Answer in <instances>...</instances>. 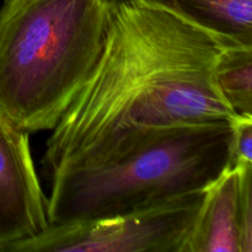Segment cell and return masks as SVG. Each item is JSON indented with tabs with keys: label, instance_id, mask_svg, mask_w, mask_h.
<instances>
[{
	"label": "cell",
	"instance_id": "cell-2",
	"mask_svg": "<svg viewBox=\"0 0 252 252\" xmlns=\"http://www.w3.org/2000/svg\"><path fill=\"white\" fill-rule=\"evenodd\" d=\"M115 0H4L0 112L29 133L52 130L95 68Z\"/></svg>",
	"mask_w": 252,
	"mask_h": 252
},
{
	"label": "cell",
	"instance_id": "cell-1",
	"mask_svg": "<svg viewBox=\"0 0 252 252\" xmlns=\"http://www.w3.org/2000/svg\"><path fill=\"white\" fill-rule=\"evenodd\" d=\"M221 49L166 10L115 0L100 58L47 139L43 176L110 164L170 128L231 122L216 80Z\"/></svg>",
	"mask_w": 252,
	"mask_h": 252
},
{
	"label": "cell",
	"instance_id": "cell-7",
	"mask_svg": "<svg viewBox=\"0 0 252 252\" xmlns=\"http://www.w3.org/2000/svg\"><path fill=\"white\" fill-rule=\"evenodd\" d=\"M171 12L221 48L252 47V0H137Z\"/></svg>",
	"mask_w": 252,
	"mask_h": 252
},
{
	"label": "cell",
	"instance_id": "cell-10",
	"mask_svg": "<svg viewBox=\"0 0 252 252\" xmlns=\"http://www.w3.org/2000/svg\"><path fill=\"white\" fill-rule=\"evenodd\" d=\"M252 164V116L236 115L230 122L229 162Z\"/></svg>",
	"mask_w": 252,
	"mask_h": 252
},
{
	"label": "cell",
	"instance_id": "cell-8",
	"mask_svg": "<svg viewBox=\"0 0 252 252\" xmlns=\"http://www.w3.org/2000/svg\"><path fill=\"white\" fill-rule=\"evenodd\" d=\"M216 80L234 112L252 116V47L221 49L216 63Z\"/></svg>",
	"mask_w": 252,
	"mask_h": 252
},
{
	"label": "cell",
	"instance_id": "cell-4",
	"mask_svg": "<svg viewBox=\"0 0 252 252\" xmlns=\"http://www.w3.org/2000/svg\"><path fill=\"white\" fill-rule=\"evenodd\" d=\"M203 191L113 218L49 224L11 252H182Z\"/></svg>",
	"mask_w": 252,
	"mask_h": 252
},
{
	"label": "cell",
	"instance_id": "cell-3",
	"mask_svg": "<svg viewBox=\"0 0 252 252\" xmlns=\"http://www.w3.org/2000/svg\"><path fill=\"white\" fill-rule=\"evenodd\" d=\"M230 122L155 133L102 166L51 181L49 224L113 218L203 191L229 162Z\"/></svg>",
	"mask_w": 252,
	"mask_h": 252
},
{
	"label": "cell",
	"instance_id": "cell-6",
	"mask_svg": "<svg viewBox=\"0 0 252 252\" xmlns=\"http://www.w3.org/2000/svg\"><path fill=\"white\" fill-rule=\"evenodd\" d=\"M182 252H240L235 166L226 165L206 187Z\"/></svg>",
	"mask_w": 252,
	"mask_h": 252
},
{
	"label": "cell",
	"instance_id": "cell-5",
	"mask_svg": "<svg viewBox=\"0 0 252 252\" xmlns=\"http://www.w3.org/2000/svg\"><path fill=\"white\" fill-rule=\"evenodd\" d=\"M29 132L0 112V251L11 252L49 225L48 197L32 159Z\"/></svg>",
	"mask_w": 252,
	"mask_h": 252
},
{
	"label": "cell",
	"instance_id": "cell-9",
	"mask_svg": "<svg viewBox=\"0 0 252 252\" xmlns=\"http://www.w3.org/2000/svg\"><path fill=\"white\" fill-rule=\"evenodd\" d=\"M233 166L238 172L240 252H252V164L238 161Z\"/></svg>",
	"mask_w": 252,
	"mask_h": 252
}]
</instances>
